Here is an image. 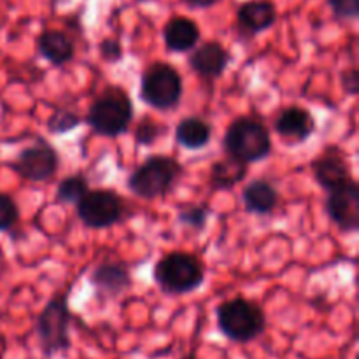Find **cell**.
I'll return each mask as SVG.
<instances>
[{
    "label": "cell",
    "mask_w": 359,
    "mask_h": 359,
    "mask_svg": "<svg viewBox=\"0 0 359 359\" xmlns=\"http://www.w3.org/2000/svg\"><path fill=\"white\" fill-rule=\"evenodd\" d=\"M133 118V107L128 95L119 88L105 90L91 105L88 123L100 135L116 137L128 130Z\"/></svg>",
    "instance_id": "cell-1"
},
{
    "label": "cell",
    "mask_w": 359,
    "mask_h": 359,
    "mask_svg": "<svg viewBox=\"0 0 359 359\" xmlns=\"http://www.w3.org/2000/svg\"><path fill=\"white\" fill-rule=\"evenodd\" d=\"M224 149L228 156L242 163L263 160L270 153L269 130L256 119H235L224 135Z\"/></svg>",
    "instance_id": "cell-2"
},
{
    "label": "cell",
    "mask_w": 359,
    "mask_h": 359,
    "mask_svg": "<svg viewBox=\"0 0 359 359\" xmlns=\"http://www.w3.org/2000/svg\"><path fill=\"white\" fill-rule=\"evenodd\" d=\"M158 286L170 294H184L203 283V266L195 256L186 252H170L154 266Z\"/></svg>",
    "instance_id": "cell-3"
},
{
    "label": "cell",
    "mask_w": 359,
    "mask_h": 359,
    "mask_svg": "<svg viewBox=\"0 0 359 359\" xmlns=\"http://www.w3.org/2000/svg\"><path fill=\"white\" fill-rule=\"evenodd\" d=\"M217 321H219L221 332L235 342H249L262 335L265 330L263 311L255 302L245 300V298L224 302L217 309Z\"/></svg>",
    "instance_id": "cell-4"
},
{
    "label": "cell",
    "mask_w": 359,
    "mask_h": 359,
    "mask_svg": "<svg viewBox=\"0 0 359 359\" xmlns=\"http://www.w3.org/2000/svg\"><path fill=\"white\" fill-rule=\"evenodd\" d=\"M182 81L177 70L163 62H156L146 69L140 81V97L151 107L167 109L175 107L181 100Z\"/></svg>",
    "instance_id": "cell-5"
},
{
    "label": "cell",
    "mask_w": 359,
    "mask_h": 359,
    "mask_svg": "<svg viewBox=\"0 0 359 359\" xmlns=\"http://www.w3.org/2000/svg\"><path fill=\"white\" fill-rule=\"evenodd\" d=\"M179 172L181 165L172 158L153 156L130 175L128 188L140 198H158L172 188Z\"/></svg>",
    "instance_id": "cell-6"
},
{
    "label": "cell",
    "mask_w": 359,
    "mask_h": 359,
    "mask_svg": "<svg viewBox=\"0 0 359 359\" xmlns=\"http://www.w3.org/2000/svg\"><path fill=\"white\" fill-rule=\"evenodd\" d=\"M69 319L67 294H58L49 300L37 321L39 339L48 354L69 347Z\"/></svg>",
    "instance_id": "cell-7"
},
{
    "label": "cell",
    "mask_w": 359,
    "mask_h": 359,
    "mask_svg": "<svg viewBox=\"0 0 359 359\" xmlns=\"http://www.w3.org/2000/svg\"><path fill=\"white\" fill-rule=\"evenodd\" d=\"M77 205V216L86 226L105 228L114 224L123 214V203L114 191L95 189L88 191Z\"/></svg>",
    "instance_id": "cell-8"
},
{
    "label": "cell",
    "mask_w": 359,
    "mask_h": 359,
    "mask_svg": "<svg viewBox=\"0 0 359 359\" xmlns=\"http://www.w3.org/2000/svg\"><path fill=\"white\" fill-rule=\"evenodd\" d=\"M13 167L28 181H48L58 168V156L51 146L39 140V144L21 151Z\"/></svg>",
    "instance_id": "cell-9"
},
{
    "label": "cell",
    "mask_w": 359,
    "mask_h": 359,
    "mask_svg": "<svg viewBox=\"0 0 359 359\" xmlns=\"http://www.w3.org/2000/svg\"><path fill=\"white\" fill-rule=\"evenodd\" d=\"M326 210L337 226L356 231L359 226V188L354 181L332 189L326 200Z\"/></svg>",
    "instance_id": "cell-10"
},
{
    "label": "cell",
    "mask_w": 359,
    "mask_h": 359,
    "mask_svg": "<svg viewBox=\"0 0 359 359\" xmlns=\"http://www.w3.org/2000/svg\"><path fill=\"white\" fill-rule=\"evenodd\" d=\"M276 20L277 9L272 0H248L237 11L238 27L251 35L269 30Z\"/></svg>",
    "instance_id": "cell-11"
},
{
    "label": "cell",
    "mask_w": 359,
    "mask_h": 359,
    "mask_svg": "<svg viewBox=\"0 0 359 359\" xmlns=\"http://www.w3.org/2000/svg\"><path fill=\"white\" fill-rule=\"evenodd\" d=\"M276 130L291 142H304L314 133L316 121L307 109L287 107L277 116Z\"/></svg>",
    "instance_id": "cell-12"
},
{
    "label": "cell",
    "mask_w": 359,
    "mask_h": 359,
    "mask_svg": "<svg viewBox=\"0 0 359 359\" xmlns=\"http://www.w3.org/2000/svg\"><path fill=\"white\" fill-rule=\"evenodd\" d=\"M230 62V55L223 44L210 41L202 44L189 56V65L203 77H219Z\"/></svg>",
    "instance_id": "cell-13"
},
{
    "label": "cell",
    "mask_w": 359,
    "mask_h": 359,
    "mask_svg": "<svg viewBox=\"0 0 359 359\" xmlns=\"http://www.w3.org/2000/svg\"><path fill=\"white\" fill-rule=\"evenodd\" d=\"M163 41L170 51L186 53L200 41V28L186 16H174L163 28Z\"/></svg>",
    "instance_id": "cell-14"
},
{
    "label": "cell",
    "mask_w": 359,
    "mask_h": 359,
    "mask_svg": "<svg viewBox=\"0 0 359 359\" xmlns=\"http://www.w3.org/2000/svg\"><path fill=\"white\" fill-rule=\"evenodd\" d=\"M312 168H314V175L319 181V184L328 189V191L353 181L351 179L349 167H347V161L339 153L328 151V153L319 156L312 163Z\"/></svg>",
    "instance_id": "cell-15"
},
{
    "label": "cell",
    "mask_w": 359,
    "mask_h": 359,
    "mask_svg": "<svg viewBox=\"0 0 359 359\" xmlns=\"http://www.w3.org/2000/svg\"><path fill=\"white\" fill-rule=\"evenodd\" d=\"M91 284L105 297H118L130 286V273L119 263H105L100 265L91 276Z\"/></svg>",
    "instance_id": "cell-16"
},
{
    "label": "cell",
    "mask_w": 359,
    "mask_h": 359,
    "mask_svg": "<svg viewBox=\"0 0 359 359\" xmlns=\"http://www.w3.org/2000/svg\"><path fill=\"white\" fill-rule=\"evenodd\" d=\"M39 53L53 65H63L74 56V44L62 30H46L37 39Z\"/></svg>",
    "instance_id": "cell-17"
},
{
    "label": "cell",
    "mask_w": 359,
    "mask_h": 359,
    "mask_svg": "<svg viewBox=\"0 0 359 359\" xmlns=\"http://www.w3.org/2000/svg\"><path fill=\"white\" fill-rule=\"evenodd\" d=\"M244 203L249 212L269 214L277 205V191L265 181H252L244 189Z\"/></svg>",
    "instance_id": "cell-18"
},
{
    "label": "cell",
    "mask_w": 359,
    "mask_h": 359,
    "mask_svg": "<svg viewBox=\"0 0 359 359\" xmlns=\"http://www.w3.org/2000/svg\"><path fill=\"white\" fill-rule=\"evenodd\" d=\"M175 139L181 146L188 147V149H200V147L207 146L210 140L209 123L198 118L182 119L175 130Z\"/></svg>",
    "instance_id": "cell-19"
},
{
    "label": "cell",
    "mask_w": 359,
    "mask_h": 359,
    "mask_svg": "<svg viewBox=\"0 0 359 359\" xmlns=\"http://www.w3.org/2000/svg\"><path fill=\"white\" fill-rule=\"evenodd\" d=\"M245 172H248L245 163L228 156L226 160L214 163L210 179H212V184L216 186V188L226 189V188H231L233 184H237L238 181H242Z\"/></svg>",
    "instance_id": "cell-20"
},
{
    "label": "cell",
    "mask_w": 359,
    "mask_h": 359,
    "mask_svg": "<svg viewBox=\"0 0 359 359\" xmlns=\"http://www.w3.org/2000/svg\"><path fill=\"white\" fill-rule=\"evenodd\" d=\"M88 191L90 189H88L86 179L83 175H72V177H67L60 182L56 195H58V198L62 202L77 203Z\"/></svg>",
    "instance_id": "cell-21"
},
{
    "label": "cell",
    "mask_w": 359,
    "mask_h": 359,
    "mask_svg": "<svg viewBox=\"0 0 359 359\" xmlns=\"http://www.w3.org/2000/svg\"><path fill=\"white\" fill-rule=\"evenodd\" d=\"M77 123H79V118L70 111H56L49 119V130L55 133H63L76 128Z\"/></svg>",
    "instance_id": "cell-22"
},
{
    "label": "cell",
    "mask_w": 359,
    "mask_h": 359,
    "mask_svg": "<svg viewBox=\"0 0 359 359\" xmlns=\"http://www.w3.org/2000/svg\"><path fill=\"white\" fill-rule=\"evenodd\" d=\"M18 221V207L7 195H0V231L7 230Z\"/></svg>",
    "instance_id": "cell-23"
},
{
    "label": "cell",
    "mask_w": 359,
    "mask_h": 359,
    "mask_svg": "<svg viewBox=\"0 0 359 359\" xmlns=\"http://www.w3.org/2000/svg\"><path fill=\"white\" fill-rule=\"evenodd\" d=\"M333 14L340 20H354L359 14V0H328Z\"/></svg>",
    "instance_id": "cell-24"
},
{
    "label": "cell",
    "mask_w": 359,
    "mask_h": 359,
    "mask_svg": "<svg viewBox=\"0 0 359 359\" xmlns=\"http://www.w3.org/2000/svg\"><path fill=\"white\" fill-rule=\"evenodd\" d=\"M161 133H165V128H161L158 123L151 121V119H144V121H140V125L137 126L135 135L140 144H153Z\"/></svg>",
    "instance_id": "cell-25"
},
{
    "label": "cell",
    "mask_w": 359,
    "mask_h": 359,
    "mask_svg": "<svg viewBox=\"0 0 359 359\" xmlns=\"http://www.w3.org/2000/svg\"><path fill=\"white\" fill-rule=\"evenodd\" d=\"M207 219V207H189V209L181 210L179 221L184 224H191L195 228H202Z\"/></svg>",
    "instance_id": "cell-26"
},
{
    "label": "cell",
    "mask_w": 359,
    "mask_h": 359,
    "mask_svg": "<svg viewBox=\"0 0 359 359\" xmlns=\"http://www.w3.org/2000/svg\"><path fill=\"white\" fill-rule=\"evenodd\" d=\"M100 53L107 62H116V60L121 58L123 49L121 44L118 41H114V39H104L100 44Z\"/></svg>",
    "instance_id": "cell-27"
},
{
    "label": "cell",
    "mask_w": 359,
    "mask_h": 359,
    "mask_svg": "<svg viewBox=\"0 0 359 359\" xmlns=\"http://www.w3.org/2000/svg\"><path fill=\"white\" fill-rule=\"evenodd\" d=\"M342 81H344V88H346L347 93H358L359 90V76L356 69H351L347 72L342 74Z\"/></svg>",
    "instance_id": "cell-28"
},
{
    "label": "cell",
    "mask_w": 359,
    "mask_h": 359,
    "mask_svg": "<svg viewBox=\"0 0 359 359\" xmlns=\"http://www.w3.org/2000/svg\"><path fill=\"white\" fill-rule=\"evenodd\" d=\"M182 2L188 7H193V9H207V7H212L219 0H182Z\"/></svg>",
    "instance_id": "cell-29"
}]
</instances>
